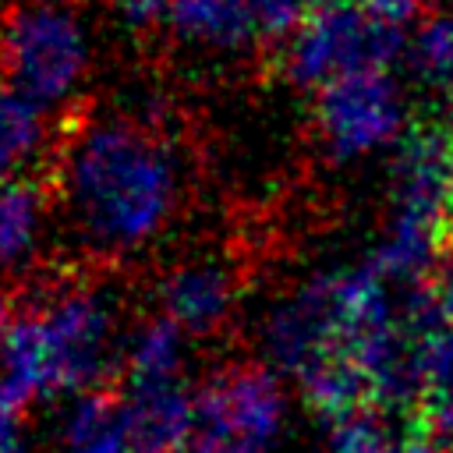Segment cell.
<instances>
[{
  "label": "cell",
  "instance_id": "obj_1",
  "mask_svg": "<svg viewBox=\"0 0 453 453\" xmlns=\"http://www.w3.org/2000/svg\"><path fill=\"white\" fill-rule=\"evenodd\" d=\"M184 188L177 145L131 113L81 120L57 156V212L92 258L120 262L163 241L180 216Z\"/></svg>",
  "mask_w": 453,
  "mask_h": 453
},
{
  "label": "cell",
  "instance_id": "obj_2",
  "mask_svg": "<svg viewBox=\"0 0 453 453\" xmlns=\"http://www.w3.org/2000/svg\"><path fill=\"white\" fill-rule=\"evenodd\" d=\"M120 315L106 287L57 280L14 315L0 347V396L28 411L35 400L96 393L120 365Z\"/></svg>",
  "mask_w": 453,
  "mask_h": 453
},
{
  "label": "cell",
  "instance_id": "obj_3",
  "mask_svg": "<svg viewBox=\"0 0 453 453\" xmlns=\"http://www.w3.org/2000/svg\"><path fill=\"white\" fill-rule=\"evenodd\" d=\"M396 212L379 241L375 269L407 283L435 276L453 230V127L418 124L396 156Z\"/></svg>",
  "mask_w": 453,
  "mask_h": 453
},
{
  "label": "cell",
  "instance_id": "obj_4",
  "mask_svg": "<svg viewBox=\"0 0 453 453\" xmlns=\"http://www.w3.org/2000/svg\"><path fill=\"white\" fill-rule=\"evenodd\" d=\"M92 64V28L71 4H18L0 21V78L46 113L81 96Z\"/></svg>",
  "mask_w": 453,
  "mask_h": 453
},
{
  "label": "cell",
  "instance_id": "obj_5",
  "mask_svg": "<svg viewBox=\"0 0 453 453\" xmlns=\"http://www.w3.org/2000/svg\"><path fill=\"white\" fill-rule=\"evenodd\" d=\"M396 57H407L396 25L379 21L357 0H315L283 42V74L297 88L319 92L347 74L389 71Z\"/></svg>",
  "mask_w": 453,
  "mask_h": 453
},
{
  "label": "cell",
  "instance_id": "obj_6",
  "mask_svg": "<svg viewBox=\"0 0 453 453\" xmlns=\"http://www.w3.org/2000/svg\"><path fill=\"white\" fill-rule=\"evenodd\" d=\"M283 411V386L269 365H226L195 393V425L184 453H265Z\"/></svg>",
  "mask_w": 453,
  "mask_h": 453
},
{
  "label": "cell",
  "instance_id": "obj_7",
  "mask_svg": "<svg viewBox=\"0 0 453 453\" xmlns=\"http://www.w3.org/2000/svg\"><path fill=\"white\" fill-rule=\"evenodd\" d=\"M311 120L326 156L333 163H354L400 134L403 96L389 71L347 74L315 92Z\"/></svg>",
  "mask_w": 453,
  "mask_h": 453
},
{
  "label": "cell",
  "instance_id": "obj_8",
  "mask_svg": "<svg viewBox=\"0 0 453 453\" xmlns=\"http://www.w3.org/2000/svg\"><path fill=\"white\" fill-rule=\"evenodd\" d=\"M237 269L212 251H195L166 265L152 287L156 308L184 336H216L237 308Z\"/></svg>",
  "mask_w": 453,
  "mask_h": 453
},
{
  "label": "cell",
  "instance_id": "obj_9",
  "mask_svg": "<svg viewBox=\"0 0 453 453\" xmlns=\"http://www.w3.org/2000/svg\"><path fill=\"white\" fill-rule=\"evenodd\" d=\"M163 25L180 50L198 57H241L265 42L244 0H173Z\"/></svg>",
  "mask_w": 453,
  "mask_h": 453
},
{
  "label": "cell",
  "instance_id": "obj_10",
  "mask_svg": "<svg viewBox=\"0 0 453 453\" xmlns=\"http://www.w3.org/2000/svg\"><path fill=\"white\" fill-rule=\"evenodd\" d=\"M60 453H159L142 432L127 396L85 393L64 411Z\"/></svg>",
  "mask_w": 453,
  "mask_h": 453
},
{
  "label": "cell",
  "instance_id": "obj_11",
  "mask_svg": "<svg viewBox=\"0 0 453 453\" xmlns=\"http://www.w3.org/2000/svg\"><path fill=\"white\" fill-rule=\"evenodd\" d=\"M120 368H124L127 393L184 386L188 336L173 322H166L163 315H149L124 333Z\"/></svg>",
  "mask_w": 453,
  "mask_h": 453
},
{
  "label": "cell",
  "instance_id": "obj_12",
  "mask_svg": "<svg viewBox=\"0 0 453 453\" xmlns=\"http://www.w3.org/2000/svg\"><path fill=\"white\" fill-rule=\"evenodd\" d=\"M53 202L35 180L0 184V280L21 276L42 255Z\"/></svg>",
  "mask_w": 453,
  "mask_h": 453
},
{
  "label": "cell",
  "instance_id": "obj_13",
  "mask_svg": "<svg viewBox=\"0 0 453 453\" xmlns=\"http://www.w3.org/2000/svg\"><path fill=\"white\" fill-rule=\"evenodd\" d=\"M50 145V113L0 78V184L25 180Z\"/></svg>",
  "mask_w": 453,
  "mask_h": 453
},
{
  "label": "cell",
  "instance_id": "obj_14",
  "mask_svg": "<svg viewBox=\"0 0 453 453\" xmlns=\"http://www.w3.org/2000/svg\"><path fill=\"white\" fill-rule=\"evenodd\" d=\"M407 64L428 88L442 92L453 113V14H432L407 42Z\"/></svg>",
  "mask_w": 453,
  "mask_h": 453
},
{
  "label": "cell",
  "instance_id": "obj_15",
  "mask_svg": "<svg viewBox=\"0 0 453 453\" xmlns=\"http://www.w3.org/2000/svg\"><path fill=\"white\" fill-rule=\"evenodd\" d=\"M329 453H389V446H386V432H382V425H379L375 407L333 421V432H329Z\"/></svg>",
  "mask_w": 453,
  "mask_h": 453
},
{
  "label": "cell",
  "instance_id": "obj_16",
  "mask_svg": "<svg viewBox=\"0 0 453 453\" xmlns=\"http://www.w3.org/2000/svg\"><path fill=\"white\" fill-rule=\"evenodd\" d=\"M262 28V39L265 42H287L290 32L304 21V14L311 11L315 0H244Z\"/></svg>",
  "mask_w": 453,
  "mask_h": 453
},
{
  "label": "cell",
  "instance_id": "obj_17",
  "mask_svg": "<svg viewBox=\"0 0 453 453\" xmlns=\"http://www.w3.org/2000/svg\"><path fill=\"white\" fill-rule=\"evenodd\" d=\"M170 4H173V0H106V7H110V11L117 14V21L127 25V28H149V25L166 21Z\"/></svg>",
  "mask_w": 453,
  "mask_h": 453
},
{
  "label": "cell",
  "instance_id": "obj_18",
  "mask_svg": "<svg viewBox=\"0 0 453 453\" xmlns=\"http://www.w3.org/2000/svg\"><path fill=\"white\" fill-rule=\"evenodd\" d=\"M0 453H28L25 411L0 396Z\"/></svg>",
  "mask_w": 453,
  "mask_h": 453
},
{
  "label": "cell",
  "instance_id": "obj_19",
  "mask_svg": "<svg viewBox=\"0 0 453 453\" xmlns=\"http://www.w3.org/2000/svg\"><path fill=\"white\" fill-rule=\"evenodd\" d=\"M357 4H361L365 11H372L379 21L396 25V28H403V21L418 18L421 7H425V0H357Z\"/></svg>",
  "mask_w": 453,
  "mask_h": 453
},
{
  "label": "cell",
  "instance_id": "obj_20",
  "mask_svg": "<svg viewBox=\"0 0 453 453\" xmlns=\"http://www.w3.org/2000/svg\"><path fill=\"white\" fill-rule=\"evenodd\" d=\"M11 326H14V311H11L7 294L0 290V347H4V340H7V333H11Z\"/></svg>",
  "mask_w": 453,
  "mask_h": 453
},
{
  "label": "cell",
  "instance_id": "obj_21",
  "mask_svg": "<svg viewBox=\"0 0 453 453\" xmlns=\"http://www.w3.org/2000/svg\"><path fill=\"white\" fill-rule=\"evenodd\" d=\"M25 4H71V0H25Z\"/></svg>",
  "mask_w": 453,
  "mask_h": 453
},
{
  "label": "cell",
  "instance_id": "obj_22",
  "mask_svg": "<svg viewBox=\"0 0 453 453\" xmlns=\"http://www.w3.org/2000/svg\"><path fill=\"white\" fill-rule=\"evenodd\" d=\"M389 453H396V449H389Z\"/></svg>",
  "mask_w": 453,
  "mask_h": 453
}]
</instances>
